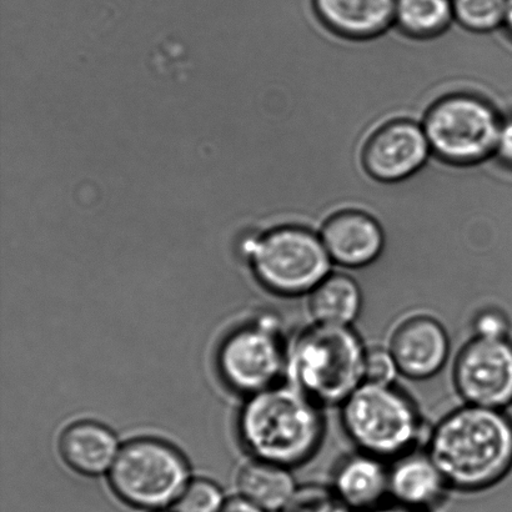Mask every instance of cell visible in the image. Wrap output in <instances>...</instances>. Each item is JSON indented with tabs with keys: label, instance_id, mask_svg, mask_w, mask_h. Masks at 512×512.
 Returning <instances> with one entry per match:
<instances>
[{
	"label": "cell",
	"instance_id": "cell-18",
	"mask_svg": "<svg viewBox=\"0 0 512 512\" xmlns=\"http://www.w3.org/2000/svg\"><path fill=\"white\" fill-rule=\"evenodd\" d=\"M240 495L265 512H280L294 498L298 485L291 469L255 460L244 466L238 478Z\"/></svg>",
	"mask_w": 512,
	"mask_h": 512
},
{
	"label": "cell",
	"instance_id": "cell-17",
	"mask_svg": "<svg viewBox=\"0 0 512 512\" xmlns=\"http://www.w3.org/2000/svg\"><path fill=\"white\" fill-rule=\"evenodd\" d=\"M308 296L309 314L315 324L353 326L363 310V291L345 271H331Z\"/></svg>",
	"mask_w": 512,
	"mask_h": 512
},
{
	"label": "cell",
	"instance_id": "cell-6",
	"mask_svg": "<svg viewBox=\"0 0 512 512\" xmlns=\"http://www.w3.org/2000/svg\"><path fill=\"white\" fill-rule=\"evenodd\" d=\"M110 485L134 508L160 510L175 504L189 484L184 456L165 441L142 438L120 448L109 471Z\"/></svg>",
	"mask_w": 512,
	"mask_h": 512
},
{
	"label": "cell",
	"instance_id": "cell-7",
	"mask_svg": "<svg viewBox=\"0 0 512 512\" xmlns=\"http://www.w3.org/2000/svg\"><path fill=\"white\" fill-rule=\"evenodd\" d=\"M501 124L503 115L488 100L454 94L430 109L423 128L433 154L454 164H475L495 154Z\"/></svg>",
	"mask_w": 512,
	"mask_h": 512
},
{
	"label": "cell",
	"instance_id": "cell-12",
	"mask_svg": "<svg viewBox=\"0 0 512 512\" xmlns=\"http://www.w3.org/2000/svg\"><path fill=\"white\" fill-rule=\"evenodd\" d=\"M320 238L331 261L344 270L373 266L385 247L379 223L360 212L335 215L321 230Z\"/></svg>",
	"mask_w": 512,
	"mask_h": 512
},
{
	"label": "cell",
	"instance_id": "cell-13",
	"mask_svg": "<svg viewBox=\"0 0 512 512\" xmlns=\"http://www.w3.org/2000/svg\"><path fill=\"white\" fill-rule=\"evenodd\" d=\"M449 485L438 466L418 449L389 465V498L406 508L433 512L444 503Z\"/></svg>",
	"mask_w": 512,
	"mask_h": 512
},
{
	"label": "cell",
	"instance_id": "cell-5",
	"mask_svg": "<svg viewBox=\"0 0 512 512\" xmlns=\"http://www.w3.org/2000/svg\"><path fill=\"white\" fill-rule=\"evenodd\" d=\"M255 278L270 293L309 295L334 263L320 235L299 227L270 228L245 245Z\"/></svg>",
	"mask_w": 512,
	"mask_h": 512
},
{
	"label": "cell",
	"instance_id": "cell-20",
	"mask_svg": "<svg viewBox=\"0 0 512 512\" xmlns=\"http://www.w3.org/2000/svg\"><path fill=\"white\" fill-rule=\"evenodd\" d=\"M508 0H453L454 19L475 33L504 27Z\"/></svg>",
	"mask_w": 512,
	"mask_h": 512
},
{
	"label": "cell",
	"instance_id": "cell-4",
	"mask_svg": "<svg viewBox=\"0 0 512 512\" xmlns=\"http://www.w3.org/2000/svg\"><path fill=\"white\" fill-rule=\"evenodd\" d=\"M340 421L358 451L388 463L418 449L423 435L418 406L395 385L361 384L340 405Z\"/></svg>",
	"mask_w": 512,
	"mask_h": 512
},
{
	"label": "cell",
	"instance_id": "cell-10",
	"mask_svg": "<svg viewBox=\"0 0 512 512\" xmlns=\"http://www.w3.org/2000/svg\"><path fill=\"white\" fill-rule=\"evenodd\" d=\"M388 349L400 375L424 381L445 368L451 344L448 331L438 319L428 314H414L395 326Z\"/></svg>",
	"mask_w": 512,
	"mask_h": 512
},
{
	"label": "cell",
	"instance_id": "cell-28",
	"mask_svg": "<svg viewBox=\"0 0 512 512\" xmlns=\"http://www.w3.org/2000/svg\"><path fill=\"white\" fill-rule=\"evenodd\" d=\"M504 27L508 30L512 37V0H508V7H506V17Z\"/></svg>",
	"mask_w": 512,
	"mask_h": 512
},
{
	"label": "cell",
	"instance_id": "cell-15",
	"mask_svg": "<svg viewBox=\"0 0 512 512\" xmlns=\"http://www.w3.org/2000/svg\"><path fill=\"white\" fill-rule=\"evenodd\" d=\"M120 448L117 436L95 421H77L59 438V454L70 469L85 476H99L112 469Z\"/></svg>",
	"mask_w": 512,
	"mask_h": 512
},
{
	"label": "cell",
	"instance_id": "cell-23",
	"mask_svg": "<svg viewBox=\"0 0 512 512\" xmlns=\"http://www.w3.org/2000/svg\"><path fill=\"white\" fill-rule=\"evenodd\" d=\"M399 368L388 348L366 349L364 359V383L373 385H395Z\"/></svg>",
	"mask_w": 512,
	"mask_h": 512
},
{
	"label": "cell",
	"instance_id": "cell-11",
	"mask_svg": "<svg viewBox=\"0 0 512 512\" xmlns=\"http://www.w3.org/2000/svg\"><path fill=\"white\" fill-rule=\"evenodd\" d=\"M431 154L423 125L399 120L371 138L365 150V164L376 179L399 182L419 172Z\"/></svg>",
	"mask_w": 512,
	"mask_h": 512
},
{
	"label": "cell",
	"instance_id": "cell-24",
	"mask_svg": "<svg viewBox=\"0 0 512 512\" xmlns=\"http://www.w3.org/2000/svg\"><path fill=\"white\" fill-rule=\"evenodd\" d=\"M473 328L474 336H480V338H509L510 320L503 310L483 309L476 314Z\"/></svg>",
	"mask_w": 512,
	"mask_h": 512
},
{
	"label": "cell",
	"instance_id": "cell-27",
	"mask_svg": "<svg viewBox=\"0 0 512 512\" xmlns=\"http://www.w3.org/2000/svg\"><path fill=\"white\" fill-rule=\"evenodd\" d=\"M368 512H423L410 508H406V506L400 505L398 503H394V501H390V503L381 504L378 508L370 510Z\"/></svg>",
	"mask_w": 512,
	"mask_h": 512
},
{
	"label": "cell",
	"instance_id": "cell-19",
	"mask_svg": "<svg viewBox=\"0 0 512 512\" xmlns=\"http://www.w3.org/2000/svg\"><path fill=\"white\" fill-rule=\"evenodd\" d=\"M454 20L453 0H396L395 24L414 37H434Z\"/></svg>",
	"mask_w": 512,
	"mask_h": 512
},
{
	"label": "cell",
	"instance_id": "cell-1",
	"mask_svg": "<svg viewBox=\"0 0 512 512\" xmlns=\"http://www.w3.org/2000/svg\"><path fill=\"white\" fill-rule=\"evenodd\" d=\"M426 453L450 490L494 488L512 469V420L504 410L464 404L430 431Z\"/></svg>",
	"mask_w": 512,
	"mask_h": 512
},
{
	"label": "cell",
	"instance_id": "cell-16",
	"mask_svg": "<svg viewBox=\"0 0 512 512\" xmlns=\"http://www.w3.org/2000/svg\"><path fill=\"white\" fill-rule=\"evenodd\" d=\"M316 13L334 32L370 38L395 24L396 0H313Z\"/></svg>",
	"mask_w": 512,
	"mask_h": 512
},
{
	"label": "cell",
	"instance_id": "cell-25",
	"mask_svg": "<svg viewBox=\"0 0 512 512\" xmlns=\"http://www.w3.org/2000/svg\"><path fill=\"white\" fill-rule=\"evenodd\" d=\"M495 155L512 168V113L503 118Z\"/></svg>",
	"mask_w": 512,
	"mask_h": 512
},
{
	"label": "cell",
	"instance_id": "cell-26",
	"mask_svg": "<svg viewBox=\"0 0 512 512\" xmlns=\"http://www.w3.org/2000/svg\"><path fill=\"white\" fill-rule=\"evenodd\" d=\"M220 512H265L260 509L258 505L252 503V501L245 499L244 496L240 495L238 498H233L225 501L222 511Z\"/></svg>",
	"mask_w": 512,
	"mask_h": 512
},
{
	"label": "cell",
	"instance_id": "cell-22",
	"mask_svg": "<svg viewBox=\"0 0 512 512\" xmlns=\"http://www.w3.org/2000/svg\"><path fill=\"white\" fill-rule=\"evenodd\" d=\"M280 512H354L341 503L330 488L305 486L299 488L290 503Z\"/></svg>",
	"mask_w": 512,
	"mask_h": 512
},
{
	"label": "cell",
	"instance_id": "cell-9",
	"mask_svg": "<svg viewBox=\"0 0 512 512\" xmlns=\"http://www.w3.org/2000/svg\"><path fill=\"white\" fill-rule=\"evenodd\" d=\"M453 381L464 404L506 410L512 405V340L473 336L456 355Z\"/></svg>",
	"mask_w": 512,
	"mask_h": 512
},
{
	"label": "cell",
	"instance_id": "cell-14",
	"mask_svg": "<svg viewBox=\"0 0 512 512\" xmlns=\"http://www.w3.org/2000/svg\"><path fill=\"white\" fill-rule=\"evenodd\" d=\"M330 489L351 511L378 508L389 498L388 461L356 451L336 465Z\"/></svg>",
	"mask_w": 512,
	"mask_h": 512
},
{
	"label": "cell",
	"instance_id": "cell-21",
	"mask_svg": "<svg viewBox=\"0 0 512 512\" xmlns=\"http://www.w3.org/2000/svg\"><path fill=\"white\" fill-rule=\"evenodd\" d=\"M225 504L222 489L207 479L190 480L174 504V512H220Z\"/></svg>",
	"mask_w": 512,
	"mask_h": 512
},
{
	"label": "cell",
	"instance_id": "cell-3",
	"mask_svg": "<svg viewBox=\"0 0 512 512\" xmlns=\"http://www.w3.org/2000/svg\"><path fill=\"white\" fill-rule=\"evenodd\" d=\"M366 349L353 326L313 323L288 348L289 384L321 408H340L364 383Z\"/></svg>",
	"mask_w": 512,
	"mask_h": 512
},
{
	"label": "cell",
	"instance_id": "cell-2",
	"mask_svg": "<svg viewBox=\"0 0 512 512\" xmlns=\"http://www.w3.org/2000/svg\"><path fill=\"white\" fill-rule=\"evenodd\" d=\"M324 410L295 386L276 385L250 396L240 413V438L256 460L298 468L323 444Z\"/></svg>",
	"mask_w": 512,
	"mask_h": 512
},
{
	"label": "cell",
	"instance_id": "cell-8",
	"mask_svg": "<svg viewBox=\"0 0 512 512\" xmlns=\"http://www.w3.org/2000/svg\"><path fill=\"white\" fill-rule=\"evenodd\" d=\"M288 349L285 348L279 321L271 315L232 331L220 345V376L238 393L249 396L279 385L286 374Z\"/></svg>",
	"mask_w": 512,
	"mask_h": 512
}]
</instances>
